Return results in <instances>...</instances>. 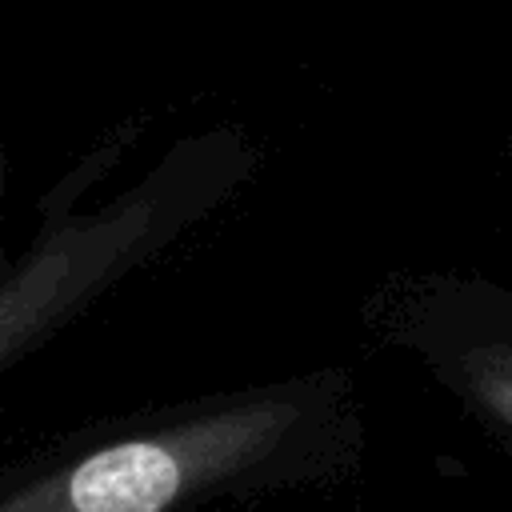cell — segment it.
<instances>
[{
  "mask_svg": "<svg viewBox=\"0 0 512 512\" xmlns=\"http://www.w3.org/2000/svg\"><path fill=\"white\" fill-rule=\"evenodd\" d=\"M304 420L296 400H252L192 424L116 440L0 512H168L184 496L268 460Z\"/></svg>",
  "mask_w": 512,
  "mask_h": 512,
  "instance_id": "1",
  "label": "cell"
},
{
  "mask_svg": "<svg viewBox=\"0 0 512 512\" xmlns=\"http://www.w3.org/2000/svg\"><path fill=\"white\" fill-rule=\"evenodd\" d=\"M416 344L432 376L512 440V284L456 280L428 296Z\"/></svg>",
  "mask_w": 512,
  "mask_h": 512,
  "instance_id": "2",
  "label": "cell"
},
{
  "mask_svg": "<svg viewBox=\"0 0 512 512\" xmlns=\"http://www.w3.org/2000/svg\"><path fill=\"white\" fill-rule=\"evenodd\" d=\"M144 232V216L132 212L108 224H92L84 232H68L40 256H32L0 288V356L12 352L28 332L60 316L64 304L84 296L104 276V268H112L140 244Z\"/></svg>",
  "mask_w": 512,
  "mask_h": 512,
  "instance_id": "3",
  "label": "cell"
}]
</instances>
